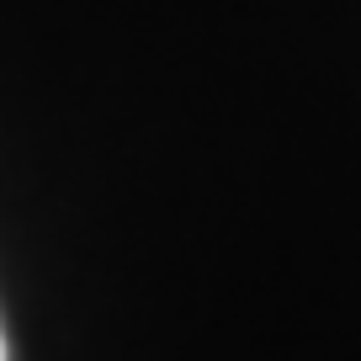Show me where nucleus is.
I'll use <instances>...</instances> for the list:
<instances>
[{
    "mask_svg": "<svg viewBox=\"0 0 361 361\" xmlns=\"http://www.w3.org/2000/svg\"><path fill=\"white\" fill-rule=\"evenodd\" d=\"M0 361H6V340H0Z\"/></svg>",
    "mask_w": 361,
    "mask_h": 361,
    "instance_id": "f257e3e1",
    "label": "nucleus"
}]
</instances>
